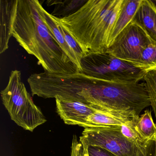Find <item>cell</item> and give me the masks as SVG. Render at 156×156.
Masks as SVG:
<instances>
[{"label": "cell", "mask_w": 156, "mask_h": 156, "mask_svg": "<svg viewBox=\"0 0 156 156\" xmlns=\"http://www.w3.org/2000/svg\"><path fill=\"white\" fill-rule=\"evenodd\" d=\"M37 0H17L12 36L29 54L35 56L44 72L53 74L80 73L57 42L45 23Z\"/></svg>", "instance_id": "6da1fadb"}, {"label": "cell", "mask_w": 156, "mask_h": 156, "mask_svg": "<svg viewBox=\"0 0 156 156\" xmlns=\"http://www.w3.org/2000/svg\"><path fill=\"white\" fill-rule=\"evenodd\" d=\"M123 2V0H88L71 14L54 18L76 41L85 55L105 52Z\"/></svg>", "instance_id": "7a4b0ae2"}, {"label": "cell", "mask_w": 156, "mask_h": 156, "mask_svg": "<svg viewBox=\"0 0 156 156\" xmlns=\"http://www.w3.org/2000/svg\"><path fill=\"white\" fill-rule=\"evenodd\" d=\"M86 103L97 110L130 118L140 116L151 106L144 83H115L98 78Z\"/></svg>", "instance_id": "3957f363"}, {"label": "cell", "mask_w": 156, "mask_h": 156, "mask_svg": "<svg viewBox=\"0 0 156 156\" xmlns=\"http://www.w3.org/2000/svg\"><path fill=\"white\" fill-rule=\"evenodd\" d=\"M81 73L98 79L115 83H139L156 67L117 58L107 52L86 55L81 60Z\"/></svg>", "instance_id": "277c9868"}, {"label": "cell", "mask_w": 156, "mask_h": 156, "mask_svg": "<svg viewBox=\"0 0 156 156\" xmlns=\"http://www.w3.org/2000/svg\"><path fill=\"white\" fill-rule=\"evenodd\" d=\"M1 95L12 120L25 130L33 132L47 121L27 91L22 80L20 71H12L8 85Z\"/></svg>", "instance_id": "5b68a950"}, {"label": "cell", "mask_w": 156, "mask_h": 156, "mask_svg": "<svg viewBox=\"0 0 156 156\" xmlns=\"http://www.w3.org/2000/svg\"><path fill=\"white\" fill-rule=\"evenodd\" d=\"M79 140L84 147L98 146L117 156H136L139 148L122 135L120 126L84 128Z\"/></svg>", "instance_id": "8992f818"}, {"label": "cell", "mask_w": 156, "mask_h": 156, "mask_svg": "<svg viewBox=\"0 0 156 156\" xmlns=\"http://www.w3.org/2000/svg\"><path fill=\"white\" fill-rule=\"evenodd\" d=\"M152 43H155L146 32L132 21L116 37L105 52L121 60L140 63L143 51Z\"/></svg>", "instance_id": "52a82bcc"}, {"label": "cell", "mask_w": 156, "mask_h": 156, "mask_svg": "<svg viewBox=\"0 0 156 156\" xmlns=\"http://www.w3.org/2000/svg\"><path fill=\"white\" fill-rule=\"evenodd\" d=\"M56 112L66 125L84 127L87 118L96 109L89 104L79 101L55 98Z\"/></svg>", "instance_id": "ba28073f"}, {"label": "cell", "mask_w": 156, "mask_h": 156, "mask_svg": "<svg viewBox=\"0 0 156 156\" xmlns=\"http://www.w3.org/2000/svg\"><path fill=\"white\" fill-rule=\"evenodd\" d=\"M17 0L0 1V53L9 48L10 39L12 36V24L16 12Z\"/></svg>", "instance_id": "9c48e42d"}, {"label": "cell", "mask_w": 156, "mask_h": 156, "mask_svg": "<svg viewBox=\"0 0 156 156\" xmlns=\"http://www.w3.org/2000/svg\"><path fill=\"white\" fill-rule=\"evenodd\" d=\"M156 44V5L153 1L142 0L133 20Z\"/></svg>", "instance_id": "30bf717a"}, {"label": "cell", "mask_w": 156, "mask_h": 156, "mask_svg": "<svg viewBox=\"0 0 156 156\" xmlns=\"http://www.w3.org/2000/svg\"><path fill=\"white\" fill-rule=\"evenodd\" d=\"M141 1L123 0L121 9L110 34L109 46L118 35L132 21L140 6Z\"/></svg>", "instance_id": "8fae6325"}, {"label": "cell", "mask_w": 156, "mask_h": 156, "mask_svg": "<svg viewBox=\"0 0 156 156\" xmlns=\"http://www.w3.org/2000/svg\"><path fill=\"white\" fill-rule=\"evenodd\" d=\"M44 13L45 23L49 30L56 39L59 45L62 47L70 60L77 66L80 73H81L82 69L81 66V61L66 43L61 30L60 24L55 20L54 16L49 13L45 9L44 10Z\"/></svg>", "instance_id": "7c38bea8"}, {"label": "cell", "mask_w": 156, "mask_h": 156, "mask_svg": "<svg viewBox=\"0 0 156 156\" xmlns=\"http://www.w3.org/2000/svg\"><path fill=\"white\" fill-rule=\"evenodd\" d=\"M133 118L118 116L110 113L96 109L87 119L84 128L94 127L120 126L131 121Z\"/></svg>", "instance_id": "4fadbf2b"}, {"label": "cell", "mask_w": 156, "mask_h": 156, "mask_svg": "<svg viewBox=\"0 0 156 156\" xmlns=\"http://www.w3.org/2000/svg\"><path fill=\"white\" fill-rule=\"evenodd\" d=\"M135 127L145 141L152 139L156 133V125L150 110L146 109L143 114L136 119Z\"/></svg>", "instance_id": "5bb4252c"}, {"label": "cell", "mask_w": 156, "mask_h": 156, "mask_svg": "<svg viewBox=\"0 0 156 156\" xmlns=\"http://www.w3.org/2000/svg\"><path fill=\"white\" fill-rule=\"evenodd\" d=\"M138 117L134 118L131 121L120 126V131L122 135L128 140L134 143L139 148L146 141L142 138L135 127L136 119Z\"/></svg>", "instance_id": "9a60e30c"}, {"label": "cell", "mask_w": 156, "mask_h": 156, "mask_svg": "<svg viewBox=\"0 0 156 156\" xmlns=\"http://www.w3.org/2000/svg\"><path fill=\"white\" fill-rule=\"evenodd\" d=\"M145 86L148 94L151 106L156 119V68L148 72L144 76Z\"/></svg>", "instance_id": "2e32d148"}, {"label": "cell", "mask_w": 156, "mask_h": 156, "mask_svg": "<svg viewBox=\"0 0 156 156\" xmlns=\"http://www.w3.org/2000/svg\"><path fill=\"white\" fill-rule=\"evenodd\" d=\"M139 63L156 67V44H151L145 49Z\"/></svg>", "instance_id": "e0dca14e"}, {"label": "cell", "mask_w": 156, "mask_h": 156, "mask_svg": "<svg viewBox=\"0 0 156 156\" xmlns=\"http://www.w3.org/2000/svg\"><path fill=\"white\" fill-rule=\"evenodd\" d=\"M136 156H156V142L153 140L146 141L139 147Z\"/></svg>", "instance_id": "ac0fdd59"}, {"label": "cell", "mask_w": 156, "mask_h": 156, "mask_svg": "<svg viewBox=\"0 0 156 156\" xmlns=\"http://www.w3.org/2000/svg\"><path fill=\"white\" fill-rule=\"evenodd\" d=\"M70 156H88L85 148L76 135H74Z\"/></svg>", "instance_id": "d6986e66"}, {"label": "cell", "mask_w": 156, "mask_h": 156, "mask_svg": "<svg viewBox=\"0 0 156 156\" xmlns=\"http://www.w3.org/2000/svg\"><path fill=\"white\" fill-rule=\"evenodd\" d=\"M88 156H117L109 151L96 146L84 147Z\"/></svg>", "instance_id": "ffe728a7"}, {"label": "cell", "mask_w": 156, "mask_h": 156, "mask_svg": "<svg viewBox=\"0 0 156 156\" xmlns=\"http://www.w3.org/2000/svg\"><path fill=\"white\" fill-rule=\"evenodd\" d=\"M152 140H155L156 142V133L155 134V135L153 136V137H152Z\"/></svg>", "instance_id": "44dd1931"}, {"label": "cell", "mask_w": 156, "mask_h": 156, "mask_svg": "<svg viewBox=\"0 0 156 156\" xmlns=\"http://www.w3.org/2000/svg\"><path fill=\"white\" fill-rule=\"evenodd\" d=\"M153 1V2H154V3H155V4H156V0H155V1Z\"/></svg>", "instance_id": "7402d4cb"}]
</instances>
